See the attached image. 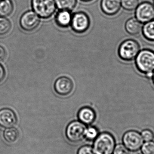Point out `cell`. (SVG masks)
Wrapping results in <instances>:
<instances>
[{
  "label": "cell",
  "mask_w": 154,
  "mask_h": 154,
  "mask_svg": "<svg viewBox=\"0 0 154 154\" xmlns=\"http://www.w3.org/2000/svg\"><path fill=\"white\" fill-rule=\"evenodd\" d=\"M135 64L138 71L146 75L154 72V51L145 49L139 51L135 58Z\"/></svg>",
  "instance_id": "6da1fadb"
},
{
  "label": "cell",
  "mask_w": 154,
  "mask_h": 154,
  "mask_svg": "<svg viewBox=\"0 0 154 154\" xmlns=\"http://www.w3.org/2000/svg\"><path fill=\"white\" fill-rule=\"evenodd\" d=\"M115 147V140L111 134L107 132L98 135L93 143L95 154H112Z\"/></svg>",
  "instance_id": "7a4b0ae2"
},
{
  "label": "cell",
  "mask_w": 154,
  "mask_h": 154,
  "mask_svg": "<svg viewBox=\"0 0 154 154\" xmlns=\"http://www.w3.org/2000/svg\"><path fill=\"white\" fill-rule=\"evenodd\" d=\"M31 5L33 11L44 19L51 17L57 8L55 0H32Z\"/></svg>",
  "instance_id": "3957f363"
},
{
  "label": "cell",
  "mask_w": 154,
  "mask_h": 154,
  "mask_svg": "<svg viewBox=\"0 0 154 154\" xmlns=\"http://www.w3.org/2000/svg\"><path fill=\"white\" fill-rule=\"evenodd\" d=\"M140 49V45L137 41L131 39L126 40L119 46V56L123 60L131 61L136 58Z\"/></svg>",
  "instance_id": "277c9868"
},
{
  "label": "cell",
  "mask_w": 154,
  "mask_h": 154,
  "mask_svg": "<svg viewBox=\"0 0 154 154\" xmlns=\"http://www.w3.org/2000/svg\"><path fill=\"white\" fill-rule=\"evenodd\" d=\"M86 128L85 125L80 121H74L69 124L66 129V134L69 141L78 143L85 137Z\"/></svg>",
  "instance_id": "5b68a950"
},
{
  "label": "cell",
  "mask_w": 154,
  "mask_h": 154,
  "mask_svg": "<svg viewBox=\"0 0 154 154\" xmlns=\"http://www.w3.org/2000/svg\"><path fill=\"white\" fill-rule=\"evenodd\" d=\"M70 25L75 32L83 33L89 28L90 20L88 14L84 12H77L72 15Z\"/></svg>",
  "instance_id": "8992f818"
},
{
  "label": "cell",
  "mask_w": 154,
  "mask_h": 154,
  "mask_svg": "<svg viewBox=\"0 0 154 154\" xmlns=\"http://www.w3.org/2000/svg\"><path fill=\"white\" fill-rule=\"evenodd\" d=\"M40 23V18L33 11L24 13L20 19L21 27L25 31L31 32L38 28Z\"/></svg>",
  "instance_id": "52a82bcc"
},
{
  "label": "cell",
  "mask_w": 154,
  "mask_h": 154,
  "mask_svg": "<svg viewBox=\"0 0 154 154\" xmlns=\"http://www.w3.org/2000/svg\"><path fill=\"white\" fill-rule=\"evenodd\" d=\"M136 19L142 23H146L154 19V6L151 3L144 2L136 9Z\"/></svg>",
  "instance_id": "ba28073f"
},
{
  "label": "cell",
  "mask_w": 154,
  "mask_h": 154,
  "mask_svg": "<svg viewBox=\"0 0 154 154\" xmlns=\"http://www.w3.org/2000/svg\"><path fill=\"white\" fill-rule=\"evenodd\" d=\"M123 143L127 149L131 151L139 150L143 145V139L140 134L134 131L127 132L123 137Z\"/></svg>",
  "instance_id": "9c48e42d"
},
{
  "label": "cell",
  "mask_w": 154,
  "mask_h": 154,
  "mask_svg": "<svg viewBox=\"0 0 154 154\" xmlns=\"http://www.w3.org/2000/svg\"><path fill=\"white\" fill-rule=\"evenodd\" d=\"M74 88L73 81L67 77H60L54 84L55 91L61 96H68L73 91Z\"/></svg>",
  "instance_id": "30bf717a"
},
{
  "label": "cell",
  "mask_w": 154,
  "mask_h": 154,
  "mask_svg": "<svg viewBox=\"0 0 154 154\" xmlns=\"http://www.w3.org/2000/svg\"><path fill=\"white\" fill-rule=\"evenodd\" d=\"M17 122L15 113L9 108L0 110V126L4 128H10L15 125Z\"/></svg>",
  "instance_id": "8fae6325"
},
{
  "label": "cell",
  "mask_w": 154,
  "mask_h": 154,
  "mask_svg": "<svg viewBox=\"0 0 154 154\" xmlns=\"http://www.w3.org/2000/svg\"><path fill=\"white\" fill-rule=\"evenodd\" d=\"M121 6V0H101L100 2L102 11L109 16L117 14Z\"/></svg>",
  "instance_id": "7c38bea8"
},
{
  "label": "cell",
  "mask_w": 154,
  "mask_h": 154,
  "mask_svg": "<svg viewBox=\"0 0 154 154\" xmlns=\"http://www.w3.org/2000/svg\"><path fill=\"white\" fill-rule=\"evenodd\" d=\"M78 117L80 122L85 125H90L95 121L96 118L95 111L89 107H83L79 109Z\"/></svg>",
  "instance_id": "4fadbf2b"
},
{
  "label": "cell",
  "mask_w": 154,
  "mask_h": 154,
  "mask_svg": "<svg viewBox=\"0 0 154 154\" xmlns=\"http://www.w3.org/2000/svg\"><path fill=\"white\" fill-rule=\"evenodd\" d=\"M72 15L71 11L60 10L55 16L56 23L61 28H67L71 24Z\"/></svg>",
  "instance_id": "5bb4252c"
},
{
  "label": "cell",
  "mask_w": 154,
  "mask_h": 154,
  "mask_svg": "<svg viewBox=\"0 0 154 154\" xmlns=\"http://www.w3.org/2000/svg\"><path fill=\"white\" fill-rule=\"evenodd\" d=\"M126 30L129 34L135 35L142 29V24L136 18H131L127 21L125 25Z\"/></svg>",
  "instance_id": "9a60e30c"
},
{
  "label": "cell",
  "mask_w": 154,
  "mask_h": 154,
  "mask_svg": "<svg viewBox=\"0 0 154 154\" xmlns=\"http://www.w3.org/2000/svg\"><path fill=\"white\" fill-rule=\"evenodd\" d=\"M14 5L11 0H0V17H7L11 14Z\"/></svg>",
  "instance_id": "2e32d148"
},
{
  "label": "cell",
  "mask_w": 154,
  "mask_h": 154,
  "mask_svg": "<svg viewBox=\"0 0 154 154\" xmlns=\"http://www.w3.org/2000/svg\"><path fill=\"white\" fill-rule=\"evenodd\" d=\"M19 131L14 128H6L3 133L5 140L10 143H15L19 139Z\"/></svg>",
  "instance_id": "e0dca14e"
},
{
  "label": "cell",
  "mask_w": 154,
  "mask_h": 154,
  "mask_svg": "<svg viewBox=\"0 0 154 154\" xmlns=\"http://www.w3.org/2000/svg\"><path fill=\"white\" fill-rule=\"evenodd\" d=\"M56 6L60 10L71 11L75 7L77 0H55Z\"/></svg>",
  "instance_id": "ac0fdd59"
},
{
  "label": "cell",
  "mask_w": 154,
  "mask_h": 154,
  "mask_svg": "<svg viewBox=\"0 0 154 154\" xmlns=\"http://www.w3.org/2000/svg\"><path fill=\"white\" fill-rule=\"evenodd\" d=\"M142 32L146 39L154 41V20L145 23L142 29Z\"/></svg>",
  "instance_id": "d6986e66"
},
{
  "label": "cell",
  "mask_w": 154,
  "mask_h": 154,
  "mask_svg": "<svg viewBox=\"0 0 154 154\" xmlns=\"http://www.w3.org/2000/svg\"><path fill=\"white\" fill-rule=\"evenodd\" d=\"M11 28L10 21L5 17H0V36L6 35Z\"/></svg>",
  "instance_id": "ffe728a7"
},
{
  "label": "cell",
  "mask_w": 154,
  "mask_h": 154,
  "mask_svg": "<svg viewBox=\"0 0 154 154\" xmlns=\"http://www.w3.org/2000/svg\"><path fill=\"white\" fill-rule=\"evenodd\" d=\"M121 6L125 10L132 11L136 10L139 5L138 0H121Z\"/></svg>",
  "instance_id": "44dd1931"
},
{
  "label": "cell",
  "mask_w": 154,
  "mask_h": 154,
  "mask_svg": "<svg viewBox=\"0 0 154 154\" xmlns=\"http://www.w3.org/2000/svg\"><path fill=\"white\" fill-rule=\"evenodd\" d=\"M98 135V131L96 128L91 127L86 128L85 137L89 141H92L97 138Z\"/></svg>",
  "instance_id": "7402d4cb"
},
{
  "label": "cell",
  "mask_w": 154,
  "mask_h": 154,
  "mask_svg": "<svg viewBox=\"0 0 154 154\" xmlns=\"http://www.w3.org/2000/svg\"><path fill=\"white\" fill-rule=\"evenodd\" d=\"M142 152L143 154H154V143L148 142L145 143L142 147Z\"/></svg>",
  "instance_id": "603a6c76"
},
{
  "label": "cell",
  "mask_w": 154,
  "mask_h": 154,
  "mask_svg": "<svg viewBox=\"0 0 154 154\" xmlns=\"http://www.w3.org/2000/svg\"><path fill=\"white\" fill-rule=\"evenodd\" d=\"M77 154H95L93 148L90 146H82L78 150Z\"/></svg>",
  "instance_id": "cb8c5ba5"
},
{
  "label": "cell",
  "mask_w": 154,
  "mask_h": 154,
  "mask_svg": "<svg viewBox=\"0 0 154 154\" xmlns=\"http://www.w3.org/2000/svg\"><path fill=\"white\" fill-rule=\"evenodd\" d=\"M113 152L114 154H129L128 150L122 145L116 146Z\"/></svg>",
  "instance_id": "d4e9b609"
},
{
  "label": "cell",
  "mask_w": 154,
  "mask_h": 154,
  "mask_svg": "<svg viewBox=\"0 0 154 154\" xmlns=\"http://www.w3.org/2000/svg\"><path fill=\"white\" fill-rule=\"evenodd\" d=\"M142 135L144 140L146 142H150L152 140L154 137L153 134L149 130H145L143 131Z\"/></svg>",
  "instance_id": "484cf974"
},
{
  "label": "cell",
  "mask_w": 154,
  "mask_h": 154,
  "mask_svg": "<svg viewBox=\"0 0 154 154\" xmlns=\"http://www.w3.org/2000/svg\"><path fill=\"white\" fill-rule=\"evenodd\" d=\"M6 56L5 50L2 46H0V62L4 60Z\"/></svg>",
  "instance_id": "4316f807"
},
{
  "label": "cell",
  "mask_w": 154,
  "mask_h": 154,
  "mask_svg": "<svg viewBox=\"0 0 154 154\" xmlns=\"http://www.w3.org/2000/svg\"><path fill=\"white\" fill-rule=\"evenodd\" d=\"M5 76V71L2 66L0 65V82L4 79Z\"/></svg>",
  "instance_id": "83f0119b"
},
{
  "label": "cell",
  "mask_w": 154,
  "mask_h": 154,
  "mask_svg": "<svg viewBox=\"0 0 154 154\" xmlns=\"http://www.w3.org/2000/svg\"><path fill=\"white\" fill-rule=\"evenodd\" d=\"M80 1L84 2H91V1H93V0H80Z\"/></svg>",
  "instance_id": "f1b7e54d"
},
{
  "label": "cell",
  "mask_w": 154,
  "mask_h": 154,
  "mask_svg": "<svg viewBox=\"0 0 154 154\" xmlns=\"http://www.w3.org/2000/svg\"><path fill=\"white\" fill-rule=\"evenodd\" d=\"M152 79L153 82V83L154 84V72H153V74L152 77Z\"/></svg>",
  "instance_id": "f546056e"
},
{
  "label": "cell",
  "mask_w": 154,
  "mask_h": 154,
  "mask_svg": "<svg viewBox=\"0 0 154 154\" xmlns=\"http://www.w3.org/2000/svg\"><path fill=\"white\" fill-rule=\"evenodd\" d=\"M154 4V0H153Z\"/></svg>",
  "instance_id": "4dcf8cb0"
}]
</instances>
